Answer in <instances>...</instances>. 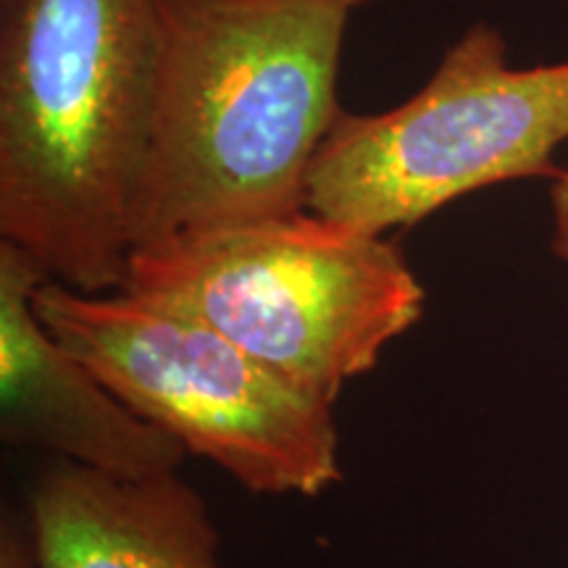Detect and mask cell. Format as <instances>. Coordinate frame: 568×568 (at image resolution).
Masks as SVG:
<instances>
[{
  "instance_id": "3957f363",
  "label": "cell",
  "mask_w": 568,
  "mask_h": 568,
  "mask_svg": "<svg viewBox=\"0 0 568 568\" xmlns=\"http://www.w3.org/2000/svg\"><path fill=\"white\" fill-rule=\"evenodd\" d=\"M119 293L211 326L332 406L426 305L393 243L314 211L138 247Z\"/></svg>"
},
{
  "instance_id": "ba28073f",
  "label": "cell",
  "mask_w": 568,
  "mask_h": 568,
  "mask_svg": "<svg viewBox=\"0 0 568 568\" xmlns=\"http://www.w3.org/2000/svg\"><path fill=\"white\" fill-rule=\"evenodd\" d=\"M0 568H34L27 524L17 514L6 518L0 529Z\"/></svg>"
},
{
  "instance_id": "30bf717a",
  "label": "cell",
  "mask_w": 568,
  "mask_h": 568,
  "mask_svg": "<svg viewBox=\"0 0 568 568\" xmlns=\"http://www.w3.org/2000/svg\"><path fill=\"white\" fill-rule=\"evenodd\" d=\"M24 3L27 0H0V21L13 17V13H17Z\"/></svg>"
},
{
  "instance_id": "7a4b0ae2",
  "label": "cell",
  "mask_w": 568,
  "mask_h": 568,
  "mask_svg": "<svg viewBox=\"0 0 568 568\" xmlns=\"http://www.w3.org/2000/svg\"><path fill=\"white\" fill-rule=\"evenodd\" d=\"M161 0H27L0 21V237L119 293L151 138Z\"/></svg>"
},
{
  "instance_id": "5b68a950",
  "label": "cell",
  "mask_w": 568,
  "mask_h": 568,
  "mask_svg": "<svg viewBox=\"0 0 568 568\" xmlns=\"http://www.w3.org/2000/svg\"><path fill=\"white\" fill-rule=\"evenodd\" d=\"M34 308L134 414L247 493L316 497L343 479L335 406L211 326L53 280L38 287Z\"/></svg>"
},
{
  "instance_id": "277c9868",
  "label": "cell",
  "mask_w": 568,
  "mask_h": 568,
  "mask_svg": "<svg viewBox=\"0 0 568 568\" xmlns=\"http://www.w3.org/2000/svg\"><path fill=\"white\" fill-rule=\"evenodd\" d=\"M568 140V61L508 67L500 30L474 21L406 103L339 113L308 172V211L385 237L458 197L556 176Z\"/></svg>"
},
{
  "instance_id": "9c48e42d",
  "label": "cell",
  "mask_w": 568,
  "mask_h": 568,
  "mask_svg": "<svg viewBox=\"0 0 568 568\" xmlns=\"http://www.w3.org/2000/svg\"><path fill=\"white\" fill-rule=\"evenodd\" d=\"M552 205V253L568 264V169L556 176L550 190Z\"/></svg>"
},
{
  "instance_id": "8992f818",
  "label": "cell",
  "mask_w": 568,
  "mask_h": 568,
  "mask_svg": "<svg viewBox=\"0 0 568 568\" xmlns=\"http://www.w3.org/2000/svg\"><path fill=\"white\" fill-rule=\"evenodd\" d=\"M48 276L0 243V437L119 479L180 474L190 453L134 414L48 329L34 293Z\"/></svg>"
},
{
  "instance_id": "6da1fadb",
  "label": "cell",
  "mask_w": 568,
  "mask_h": 568,
  "mask_svg": "<svg viewBox=\"0 0 568 568\" xmlns=\"http://www.w3.org/2000/svg\"><path fill=\"white\" fill-rule=\"evenodd\" d=\"M347 19L343 0H161L132 251L308 211Z\"/></svg>"
},
{
  "instance_id": "52a82bcc",
  "label": "cell",
  "mask_w": 568,
  "mask_h": 568,
  "mask_svg": "<svg viewBox=\"0 0 568 568\" xmlns=\"http://www.w3.org/2000/svg\"><path fill=\"white\" fill-rule=\"evenodd\" d=\"M24 524L34 568H224L211 510L180 474L119 479L53 460Z\"/></svg>"
},
{
  "instance_id": "8fae6325",
  "label": "cell",
  "mask_w": 568,
  "mask_h": 568,
  "mask_svg": "<svg viewBox=\"0 0 568 568\" xmlns=\"http://www.w3.org/2000/svg\"><path fill=\"white\" fill-rule=\"evenodd\" d=\"M347 9H361V6H368V3H376V0H343Z\"/></svg>"
}]
</instances>
